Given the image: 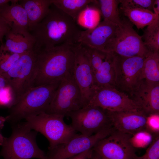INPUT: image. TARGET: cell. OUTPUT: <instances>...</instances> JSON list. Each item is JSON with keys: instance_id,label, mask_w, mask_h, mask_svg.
I'll use <instances>...</instances> for the list:
<instances>
[{"instance_id": "6da1fadb", "label": "cell", "mask_w": 159, "mask_h": 159, "mask_svg": "<svg viewBox=\"0 0 159 159\" xmlns=\"http://www.w3.org/2000/svg\"><path fill=\"white\" fill-rule=\"evenodd\" d=\"M82 30L76 21L53 4L42 20L30 32L35 42L34 51L62 44L74 45Z\"/></svg>"}, {"instance_id": "7a4b0ae2", "label": "cell", "mask_w": 159, "mask_h": 159, "mask_svg": "<svg viewBox=\"0 0 159 159\" xmlns=\"http://www.w3.org/2000/svg\"><path fill=\"white\" fill-rule=\"evenodd\" d=\"M75 45L62 44L43 49L36 53L33 87L59 81L73 74Z\"/></svg>"}, {"instance_id": "3957f363", "label": "cell", "mask_w": 159, "mask_h": 159, "mask_svg": "<svg viewBox=\"0 0 159 159\" xmlns=\"http://www.w3.org/2000/svg\"><path fill=\"white\" fill-rule=\"evenodd\" d=\"M60 81L31 88L9 107L6 121L14 125L28 117L45 112Z\"/></svg>"}, {"instance_id": "277c9868", "label": "cell", "mask_w": 159, "mask_h": 159, "mask_svg": "<svg viewBox=\"0 0 159 159\" xmlns=\"http://www.w3.org/2000/svg\"><path fill=\"white\" fill-rule=\"evenodd\" d=\"M37 132L24 123L14 124L11 136L6 138L1 146V155L4 159H47V155L37 144Z\"/></svg>"}, {"instance_id": "5b68a950", "label": "cell", "mask_w": 159, "mask_h": 159, "mask_svg": "<svg viewBox=\"0 0 159 159\" xmlns=\"http://www.w3.org/2000/svg\"><path fill=\"white\" fill-rule=\"evenodd\" d=\"M64 117L43 112L26 118L24 123L31 129L40 132L47 139L50 150L67 143L76 134L71 125L65 123Z\"/></svg>"}, {"instance_id": "8992f818", "label": "cell", "mask_w": 159, "mask_h": 159, "mask_svg": "<svg viewBox=\"0 0 159 159\" xmlns=\"http://www.w3.org/2000/svg\"><path fill=\"white\" fill-rule=\"evenodd\" d=\"M36 57L33 51L22 54L4 76L9 83L12 105L33 87Z\"/></svg>"}, {"instance_id": "52a82bcc", "label": "cell", "mask_w": 159, "mask_h": 159, "mask_svg": "<svg viewBox=\"0 0 159 159\" xmlns=\"http://www.w3.org/2000/svg\"><path fill=\"white\" fill-rule=\"evenodd\" d=\"M104 52L125 57H146L150 52L144 45L141 36L125 19L122 20L121 25L106 46Z\"/></svg>"}, {"instance_id": "ba28073f", "label": "cell", "mask_w": 159, "mask_h": 159, "mask_svg": "<svg viewBox=\"0 0 159 159\" xmlns=\"http://www.w3.org/2000/svg\"><path fill=\"white\" fill-rule=\"evenodd\" d=\"M83 107L80 90L72 74L60 81L45 112L65 116Z\"/></svg>"}, {"instance_id": "9c48e42d", "label": "cell", "mask_w": 159, "mask_h": 159, "mask_svg": "<svg viewBox=\"0 0 159 159\" xmlns=\"http://www.w3.org/2000/svg\"><path fill=\"white\" fill-rule=\"evenodd\" d=\"M66 116L70 118L71 125L74 129L85 136H91L112 127L107 111L98 107H84Z\"/></svg>"}, {"instance_id": "30bf717a", "label": "cell", "mask_w": 159, "mask_h": 159, "mask_svg": "<svg viewBox=\"0 0 159 159\" xmlns=\"http://www.w3.org/2000/svg\"><path fill=\"white\" fill-rule=\"evenodd\" d=\"M91 106L111 112L142 110L127 94L110 86L96 87L90 100L84 107Z\"/></svg>"}, {"instance_id": "8fae6325", "label": "cell", "mask_w": 159, "mask_h": 159, "mask_svg": "<svg viewBox=\"0 0 159 159\" xmlns=\"http://www.w3.org/2000/svg\"><path fill=\"white\" fill-rule=\"evenodd\" d=\"M113 54L116 73L115 86L131 95L142 81L141 71L145 57Z\"/></svg>"}, {"instance_id": "7c38bea8", "label": "cell", "mask_w": 159, "mask_h": 159, "mask_svg": "<svg viewBox=\"0 0 159 159\" xmlns=\"http://www.w3.org/2000/svg\"><path fill=\"white\" fill-rule=\"evenodd\" d=\"M111 127L91 136L76 134L67 143L49 150L47 159H69L88 150L92 149L100 140L115 130Z\"/></svg>"}, {"instance_id": "4fadbf2b", "label": "cell", "mask_w": 159, "mask_h": 159, "mask_svg": "<svg viewBox=\"0 0 159 159\" xmlns=\"http://www.w3.org/2000/svg\"><path fill=\"white\" fill-rule=\"evenodd\" d=\"M75 57L73 71L74 80L81 93L84 107L86 106L96 87L89 57L84 45H75Z\"/></svg>"}, {"instance_id": "5bb4252c", "label": "cell", "mask_w": 159, "mask_h": 159, "mask_svg": "<svg viewBox=\"0 0 159 159\" xmlns=\"http://www.w3.org/2000/svg\"><path fill=\"white\" fill-rule=\"evenodd\" d=\"M130 135L115 130L99 141L93 151L103 159H133L135 149L130 143Z\"/></svg>"}, {"instance_id": "9a60e30c", "label": "cell", "mask_w": 159, "mask_h": 159, "mask_svg": "<svg viewBox=\"0 0 159 159\" xmlns=\"http://www.w3.org/2000/svg\"><path fill=\"white\" fill-rule=\"evenodd\" d=\"M107 111L111 124L117 130L132 135L145 129L147 115L141 110Z\"/></svg>"}, {"instance_id": "2e32d148", "label": "cell", "mask_w": 159, "mask_h": 159, "mask_svg": "<svg viewBox=\"0 0 159 159\" xmlns=\"http://www.w3.org/2000/svg\"><path fill=\"white\" fill-rule=\"evenodd\" d=\"M119 27L103 20L94 28L82 30L78 43L104 52L106 46L114 36Z\"/></svg>"}, {"instance_id": "e0dca14e", "label": "cell", "mask_w": 159, "mask_h": 159, "mask_svg": "<svg viewBox=\"0 0 159 159\" xmlns=\"http://www.w3.org/2000/svg\"><path fill=\"white\" fill-rule=\"evenodd\" d=\"M131 96L147 115L159 113V83L142 80Z\"/></svg>"}, {"instance_id": "ac0fdd59", "label": "cell", "mask_w": 159, "mask_h": 159, "mask_svg": "<svg viewBox=\"0 0 159 159\" xmlns=\"http://www.w3.org/2000/svg\"><path fill=\"white\" fill-rule=\"evenodd\" d=\"M5 37V42L0 46L5 51L21 55L33 51L35 39L27 30L11 27Z\"/></svg>"}, {"instance_id": "d6986e66", "label": "cell", "mask_w": 159, "mask_h": 159, "mask_svg": "<svg viewBox=\"0 0 159 159\" xmlns=\"http://www.w3.org/2000/svg\"><path fill=\"white\" fill-rule=\"evenodd\" d=\"M19 3L26 12L29 32L44 18L52 4L51 0H21Z\"/></svg>"}, {"instance_id": "ffe728a7", "label": "cell", "mask_w": 159, "mask_h": 159, "mask_svg": "<svg viewBox=\"0 0 159 159\" xmlns=\"http://www.w3.org/2000/svg\"><path fill=\"white\" fill-rule=\"evenodd\" d=\"M12 0L9 4L0 11V16L8 23L11 28H21L28 31L29 21L26 12L19 3Z\"/></svg>"}, {"instance_id": "44dd1931", "label": "cell", "mask_w": 159, "mask_h": 159, "mask_svg": "<svg viewBox=\"0 0 159 159\" xmlns=\"http://www.w3.org/2000/svg\"><path fill=\"white\" fill-rule=\"evenodd\" d=\"M96 87H115L116 73L113 54L107 53L100 66L94 73Z\"/></svg>"}, {"instance_id": "7402d4cb", "label": "cell", "mask_w": 159, "mask_h": 159, "mask_svg": "<svg viewBox=\"0 0 159 159\" xmlns=\"http://www.w3.org/2000/svg\"><path fill=\"white\" fill-rule=\"evenodd\" d=\"M120 9L123 14L128 18L129 21L135 25L138 29L151 25L159 19V16L147 9L121 6Z\"/></svg>"}, {"instance_id": "603a6c76", "label": "cell", "mask_w": 159, "mask_h": 159, "mask_svg": "<svg viewBox=\"0 0 159 159\" xmlns=\"http://www.w3.org/2000/svg\"><path fill=\"white\" fill-rule=\"evenodd\" d=\"M52 4L76 21L81 13L89 4H95L93 0H51Z\"/></svg>"}, {"instance_id": "cb8c5ba5", "label": "cell", "mask_w": 159, "mask_h": 159, "mask_svg": "<svg viewBox=\"0 0 159 159\" xmlns=\"http://www.w3.org/2000/svg\"><path fill=\"white\" fill-rule=\"evenodd\" d=\"M141 79L150 83H159V52H150L145 58Z\"/></svg>"}, {"instance_id": "d4e9b609", "label": "cell", "mask_w": 159, "mask_h": 159, "mask_svg": "<svg viewBox=\"0 0 159 159\" xmlns=\"http://www.w3.org/2000/svg\"><path fill=\"white\" fill-rule=\"evenodd\" d=\"M97 2L104 20L120 26L122 24V20L120 17L118 8L119 0H97Z\"/></svg>"}, {"instance_id": "484cf974", "label": "cell", "mask_w": 159, "mask_h": 159, "mask_svg": "<svg viewBox=\"0 0 159 159\" xmlns=\"http://www.w3.org/2000/svg\"><path fill=\"white\" fill-rule=\"evenodd\" d=\"M144 44L150 52H159V19L148 26L141 36Z\"/></svg>"}, {"instance_id": "4316f807", "label": "cell", "mask_w": 159, "mask_h": 159, "mask_svg": "<svg viewBox=\"0 0 159 159\" xmlns=\"http://www.w3.org/2000/svg\"><path fill=\"white\" fill-rule=\"evenodd\" d=\"M157 136L144 129L130 135V140L135 149L144 148L148 147Z\"/></svg>"}, {"instance_id": "83f0119b", "label": "cell", "mask_w": 159, "mask_h": 159, "mask_svg": "<svg viewBox=\"0 0 159 159\" xmlns=\"http://www.w3.org/2000/svg\"><path fill=\"white\" fill-rule=\"evenodd\" d=\"M21 55L5 51L0 46V74L4 76Z\"/></svg>"}, {"instance_id": "f1b7e54d", "label": "cell", "mask_w": 159, "mask_h": 159, "mask_svg": "<svg viewBox=\"0 0 159 159\" xmlns=\"http://www.w3.org/2000/svg\"><path fill=\"white\" fill-rule=\"evenodd\" d=\"M83 45L88 54L91 65L94 73L105 60L107 53Z\"/></svg>"}, {"instance_id": "f546056e", "label": "cell", "mask_w": 159, "mask_h": 159, "mask_svg": "<svg viewBox=\"0 0 159 159\" xmlns=\"http://www.w3.org/2000/svg\"><path fill=\"white\" fill-rule=\"evenodd\" d=\"M154 0H119V1L121 7L131 8H143L152 11Z\"/></svg>"}, {"instance_id": "4dcf8cb0", "label": "cell", "mask_w": 159, "mask_h": 159, "mask_svg": "<svg viewBox=\"0 0 159 159\" xmlns=\"http://www.w3.org/2000/svg\"><path fill=\"white\" fill-rule=\"evenodd\" d=\"M133 159H159V136L155 138L143 155L138 156L135 154Z\"/></svg>"}, {"instance_id": "1f68e13d", "label": "cell", "mask_w": 159, "mask_h": 159, "mask_svg": "<svg viewBox=\"0 0 159 159\" xmlns=\"http://www.w3.org/2000/svg\"><path fill=\"white\" fill-rule=\"evenodd\" d=\"M145 129L155 136L159 134V113L147 115Z\"/></svg>"}, {"instance_id": "d6a6232c", "label": "cell", "mask_w": 159, "mask_h": 159, "mask_svg": "<svg viewBox=\"0 0 159 159\" xmlns=\"http://www.w3.org/2000/svg\"><path fill=\"white\" fill-rule=\"evenodd\" d=\"M11 28L8 23L0 16V42L2 44V39L10 30Z\"/></svg>"}, {"instance_id": "836d02e7", "label": "cell", "mask_w": 159, "mask_h": 159, "mask_svg": "<svg viewBox=\"0 0 159 159\" xmlns=\"http://www.w3.org/2000/svg\"><path fill=\"white\" fill-rule=\"evenodd\" d=\"M92 152V149H90L69 159H90Z\"/></svg>"}, {"instance_id": "e575fe53", "label": "cell", "mask_w": 159, "mask_h": 159, "mask_svg": "<svg viewBox=\"0 0 159 159\" xmlns=\"http://www.w3.org/2000/svg\"><path fill=\"white\" fill-rule=\"evenodd\" d=\"M9 88V82L6 78L0 74V93L5 89Z\"/></svg>"}, {"instance_id": "d590c367", "label": "cell", "mask_w": 159, "mask_h": 159, "mask_svg": "<svg viewBox=\"0 0 159 159\" xmlns=\"http://www.w3.org/2000/svg\"><path fill=\"white\" fill-rule=\"evenodd\" d=\"M153 12L156 15L159 16V0H155L153 6Z\"/></svg>"}, {"instance_id": "8d00e7d4", "label": "cell", "mask_w": 159, "mask_h": 159, "mask_svg": "<svg viewBox=\"0 0 159 159\" xmlns=\"http://www.w3.org/2000/svg\"><path fill=\"white\" fill-rule=\"evenodd\" d=\"M12 0H0V11L9 5Z\"/></svg>"}, {"instance_id": "74e56055", "label": "cell", "mask_w": 159, "mask_h": 159, "mask_svg": "<svg viewBox=\"0 0 159 159\" xmlns=\"http://www.w3.org/2000/svg\"><path fill=\"white\" fill-rule=\"evenodd\" d=\"M6 121V117H0V130H1L4 127Z\"/></svg>"}, {"instance_id": "f35d334b", "label": "cell", "mask_w": 159, "mask_h": 159, "mask_svg": "<svg viewBox=\"0 0 159 159\" xmlns=\"http://www.w3.org/2000/svg\"><path fill=\"white\" fill-rule=\"evenodd\" d=\"M90 159H103L93 151L92 155Z\"/></svg>"}, {"instance_id": "ab89813d", "label": "cell", "mask_w": 159, "mask_h": 159, "mask_svg": "<svg viewBox=\"0 0 159 159\" xmlns=\"http://www.w3.org/2000/svg\"><path fill=\"white\" fill-rule=\"evenodd\" d=\"M6 138L4 137L0 133V145L2 146Z\"/></svg>"}, {"instance_id": "60d3db41", "label": "cell", "mask_w": 159, "mask_h": 159, "mask_svg": "<svg viewBox=\"0 0 159 159\" xmlns=\"http://www.w3.org/2000/svg\"></svg>"}]
</instances>
